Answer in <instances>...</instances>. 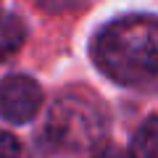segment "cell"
Masks as SVG:
<instances>
[{
	"mask_svg": "<svg viewBox=\"0 0 158 158\" xmlns=\"http://www.w3.org/2000/svg\"><path fill=\"white\" fill-rule=\"evenodd\" d=\"M92 61L127 87L158 79V19L127 16L106 24L92 40Z\"/></svg>",
	"mask_w": 158,
	"mask_h": 158,
	"instance_id": "cell-1",
	"label": "cell"
},
{
	"mask_svg": "<svg viewBox=\"0 0 158 158\" xmlns=\"http://www.w3.org/2000/svg\"><path fill=\"white\" fill-rule=\"evenodd\" d=\"M48 132L58 145H66L69 150H82L85 145L98 140L100 135V118L95 108L82 100L66 98L61 100L50 113Z\"/></svg>",
	"mask_w": 158,
	"mask_h": 158,
	"instance_id": "cell-2",
	"label": "cell"
},
{
	"mask_svg": "<svg viewBox=\"0 0 158 158\" xmlns=\"http://www.w3.org/2000/svg\"><path fill=\"white\" fill-rule=\"evenodd\" d=\"M42 106V90L32 77L13 74L0 82V116L8 124H27Z\"/></svg>",
	"mask_w": 158,
	"mask_h": 158,
	"instance_id": "cell-3",
	"label": "cell"
},
{
	"mask_svg": "<svg viewBox=\"0 0 158 158\" xmlns=\"http://www.w3.org/2000/svg\"><path fill=\"white\" fill-rule=\"evenodd\" d=\"M24 37H27V27L21 19L13 13H0V58L16 53L24 45Z\"/></svg>",
	"mask_w": 158,
	"mask_h": 158,
	"instance_id": "cell-4",
	"label": "cell"
},
{
	"mask_svg": "<svg viewBox=\"0 0 158 158\" xmlns=\"http://www.w3.org/2000/svg\"><path fill=\"white\" fill-rule=\"evenodd\" d=\"M132 158H158V116H150L132 140Z\"/></svg>",
	"mask_w": 158,
	"mask_h": 158,
	"instance_id": "cell-5",
	"label": "cell"
},
{
	"mask_svg": "<svg viewBox=\"0 0 158 158\" xmlns=\"http://www.w3.org/2000/svg\"><path fill=\"white\" fill-rule=\"evenodd\" d=\"M19 153H21L19 140L11 135V132L0 129V158H19Z\"/></svg>",
	"mask_w": 158,
	"mask_h": 158,
	"instance_id": "cell-6",
	"label": "cell"
},
{
	"mask_svg": "<svg viewBox=\"0 0 158 158\" xmlns=\"http://www.w3.org/2000/svg\"><path fill=\"white\" fill-rule=\"evenodd\" d=\"M95 158H132V156L124 148H118V145H103L100 150L95 153Z\"/></svg>",
	"mask_w": 158,
	"mask_h": 158,
	"instance_id": "cell-7",
	"label": "cell"
}]
</instances>
